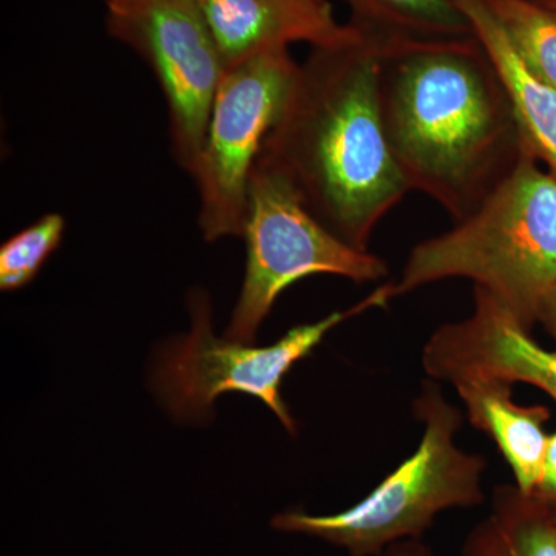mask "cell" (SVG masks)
<instances>
[{"label":"cell","mask_w":556,"mask_h":556,"mask_svg":"<svg viewBox=\"0 0 556 556\" xmlns=\"http://www.w3.org/2000/svg\"><path fill=\"white\" fill-rule=\"evenodd\" d=\"M135 2H139V0H105L109 9H118V7L130 5Z\"/></svg>","instance_id":"20"},{"label":"cell","mask_w":556,"mask_h":556,"mask_svg":"<svg viewBox=\"0 0 556 556\" xmlns=\"http://www.w3.org/2000/svg\"><path fill=\"white\" fill-rule=\"evenodd\" d=\"M422 365L438 382L496 379L540 388L556 402V350L535 342L529 329L484 289H473V311L441 325L424 346Z\"/></svg>","instance_id":"9"},{"label":"cell","mask_w":556,"mask_h":556,"mask_svg":"<svg viewBox=\"0 0 556 556\" xmlns=\"http://www.w3.org/2000/svg\"><path fill=\"white\" fill-rule=\"evenodd\" d=\"M351 27L345 39L313 47L299 64L262 153L328 229L368 251L379 223L412 189L383 129L380 43Z\"/></svg>","instance_id":"2"},{"label":"cell","mask_w":556,"mask_h":556,"mask_svg":"<svg viewBox=\"0 0 556 556\" xmlns=\"http://www.w3.org/2000/svg\"><path fill=\"white\" fill-rule=\"evenodd\" d=\"M391 300V283L382 285L351 308L336 311L314 324L299 325L274 345L260 348L215 338L207 295L193 291L189 298L192 329L159 351L153 390L179 422L211 419L214 402L223 393L248 394L260 399L288 433L295 434L298 422L281 397L285 376L308 357L332 328L369 309L386 308Z\"/></svg>","instance_id":"5"},{"label":"cell","mask_w":556,"mask_h":556,"mask_svg":"<svg viewBox=\"0 0 556 556\" xmlns=\"http://www.w3.org/2000/svg\"><path fill=\"white\" fill-rule=\"evenodd\" d=\"M510 383L496 379L466 380L455 386L468 422L495 442L514 473L515 485L533 495L540 484L551 412L544 405H521Z\"/></svg>","instance_id":"12"},{"label":"cell","mask_w":556,"mask_h":556,"mask_svg":"<svg viewBox=\"0 0 556 556\" xmlns=\"http://www.w3.org/2000/svg\"><path fill=\"white\" fill-rule=\"evenodd\" d=\"M538 2L543 3L544 7H547L548 10L554 11L556 14V0H538Z\"/></svg>","instance_id":"21"},{"label":"cell","mask_w":556,"mask_h":556,"mask_svg":"<svg viewBox=\"0 0 556 556\" xmlns=\"http://www.w3.org/2000/svg\"><path fill=\"white\" fill-rule=\"evenodd\" d=\"M380 556H434L422 540H405L391 544Z\"/></svg>","instance_id":"19"},{"label":"cell","mask_w":556,"mask_h":556,"mask_svg":"<svg viewBox=\"0 0 556 556\" xmlns=\"http://www.w3.org/2000/svg\"><path fill=\"white\" fill-rule=\"evenodd\" d=\"M380 50V113L399 170L460 222L532 155L503 83L475 36Z\"/></svg>","instance_id":"1"},{"label":"cell","mask_w":556,"mask_h":556,"mask_svg":"<svg viewBox=\"0 0 556 556\" xmlns=\"http://www.w3.org/2000/svg\"><path fill=\"white\" fill-rule=\"evenodd\" d=\"M533 496L556 510V431L548 434L540 484H538Z\"/></svg>","instance_id":"17"},{"label":"cell","mask_w":556,"mask_h":556,"mask_svg":"<svg viewBox=\"0 0 556 556\" xmlns=\"http://www.w3.org/2000/svg\"><path fill=\"white\" fill-rule=\"evenodd\" d=\"M350 24L380 46L471 38L456 0H345Z\"/></svg>","instance_id":"14"},{"label":"cell","mask_w":556,"mask_h":556,"mask_svg":"<svg viewBox=\"0 0 556 556\" xmlns=\"http://www.w3.org/2000/svg\"><path fill=\"white\" fill-rule=\"evenodd\" d=\"M413 413L424 426L416 452L364 500L338 514L281 511L270 526L277 532L317 538L348 556H380L399 541L422 540L442 511L481 506L486 463L484 456L457 447L464 415L444 396L441 382L422 383Z\"/></svg>","instance_id":"4"},{"label":"cell","mask_w":556,"mask_h":556,"mask_svg":"<svg viewBox=\"0 0 556 556\" xmlns=\"http://www.w3.org/2000/svg\"><path fill=\"white\" fill-rule=\"evenodd\" d=\"M108 28L152 68L166 100L175 160L192 175L226 73L199 3L139 0L109 9Z\"/></svg>","instance_id":"8"},{"label":"cell","mask_w":556,"mask_h":556,"mask_svg":"<svg viewBox=\"0 0 556 556\" xmlns=\"http://www.w3.org/2000/svg\"><path fill=\"white\" fill-rule=\"evenodd\" d=\"M226 70L288 49L294 42L328 46L353 31L339 24L327 0H195Z\"/></svg>","instance_id":"10"},{"label":"cell","mask_w":556,"mask_h":556,"mask_svg":"<svg viewBox=\"0 0 556 556\" xmlns=\"http://www.w3.org/2000/svg\"><path fill=\"white\" fill-rule=\"evenodd\" d=\"M538 324L543 325L556 345V285L547 292L538 313Z\"/></svg>","instance_id":"18"},{"label":"cell","mask_w":556,"mask_h":556,"mask_svg":"<svg viewBox=\"0 0 556 556\" xmlns=\"http://www.w3.org/2000/svg\"><path fill=\"white\" fill-rule=\"evenodd\" d=\"M241 237L247 274L225 338L252 343L276 300L303 278L336 276L357 285L388 276L379 255L362 251L328 229L306 206L291 179L260 155L249 182Z\"/></svg>","instance_id":"6"},{"label":"cell","mask_w":556,"mask_h":556,"mask_svg":"<svg viewBox=\"0 0 556 556\" xmlns=\"http://www.w3.org/2000/svg\"><path fill=\"white\" fill-rule=\"evenodd\" d=\"M519 54L556 90V14L538 0H484Z\"/></svg>","instance_id":"15"},{"label":"cell","mask_w":556,"mask_h":556,"mask_svg":"<svg viewBox=\"0 0 556 556\" xmlns=\"http://www.w3.org/2000/svg\"><path fill=\"white\" fill-rule=\"evenodd\" d=\"M288 49L226 70L192 177L204 240L241 237L249 182L298 75Z\"/></svg>","instance_id":"7"},{"label":"cell","mask_w":556,"mask_h":556,"mask_svg":"<svg viewBox=\"0 0 556 556\" xmlns=\"http://www.w3.org/2000/svg\"><path fill=\"white\" fill-rule=\"evenodd\" d=\"M467 278L506 306L529 331L556 285V178L533 155L467 218L441 236L417 243L391 298Z\"/></svg>","instance_id":"3"},{"label":"cell","mask_w":556,"mask_h":556,"mask_svg":"<svg viewBox=\"0 0 556 556\" xmlns=\"http://www.w3.org/2000/svg\"><path fill=\"white\" fill-rule=\"evenodd\" d=\"M459 556H556V510L515 484L496 485Z\"/></svg>","instance_id":"13"},{"label":"cell","mask_w":556,"mask_h":556,"mask_svg":"<svg viewBox=\"0 0 556 556\" xmlns=\"http://www.w3.org/2000/svg\"><path fill=\"white\" fill-rule=\"evenodd\" d=\"M492 61L530 153L556 178V90L519 54L484 0H456Z\"/></svg>","instance_id":"11"},{"label":"cell","mask_w":556,"mask_h":556,"mask_svg":"<svg viewBox=\"0 0 556 556\" xmlns=\"http://www.w3.org/2000/svg\"><path fill=\"white\" fill-rule=\"evenodd\" d=\"M64 230V217L53 212L7 240L0 248V289L17 291L30 285L60 247Z\"/></svg>","instance_id":"16"}]
</instances>
